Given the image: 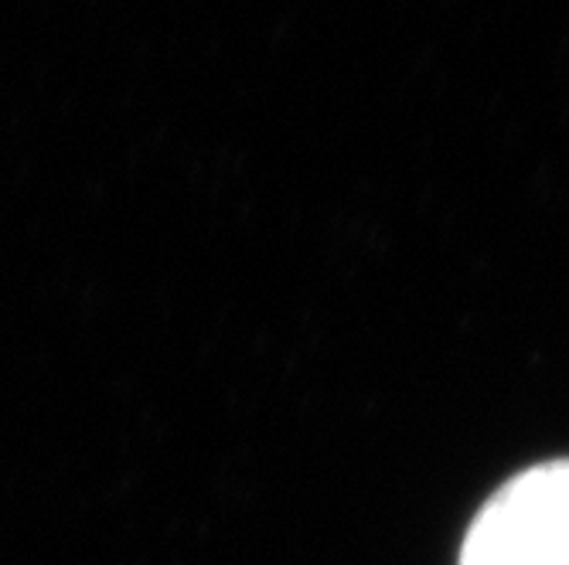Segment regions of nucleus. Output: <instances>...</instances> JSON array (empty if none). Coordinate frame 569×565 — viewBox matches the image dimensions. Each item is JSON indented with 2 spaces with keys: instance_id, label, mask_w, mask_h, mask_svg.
Segmentation results:
<instances>
[{
  "instance_id": "obj_1",
  "label": "nucleus",
  "mask_w": 569,
  "mask_h": 565,
  "mask_svg": "<svg viewBox=\"0 0 569 565\" xmlns=\"http://www.w3.org/2000/svg\"><path fill=\"white\" fill-rule=\"evenodd\" d=\"M457 565H569V456L508 477L478 507Z\"/></svg>"
}]
</instances>
